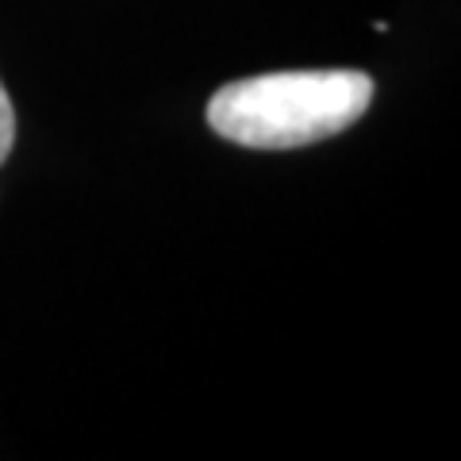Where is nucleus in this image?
Wrapping results in <instances>:
<instances>
[{
	"label": "nucleus",
	"mask_w": 461,
	"mask_h": 461,
	"mask_svg": "<svg viewBox=\"0 0 461 461\" xmlns=\"http://www.w3.org/2000/svg\"><path fill=\"white\" fill-rule=\"evenodd\" d=\"M369 104L362 69H285L223 85L208 100V127L250 150H296L354 127Z\"/></svg>",
	"instance_id": "obj_1"
},
{
	"label": "nucleus",
	"mask_w": 461,
	"mask_h": 461,
	"mask_svg": "<svg viewBox=\"0 0 461 461\" xmlns=\"http://www.w3.org/2000/svg\"><path fill=\"white\" fill-rule=\"evenodd\" d=\"M12 142H16V108H12V96L0 81V166L12 154Z\"/></svg>",
	"instance_id": "obj_2"
}]
</instances>
